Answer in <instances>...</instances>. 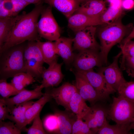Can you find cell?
Masks as SVG:
<instances>
[{"instance_id": "1", "label": "cell", "mask_w": 134, "mask_h": 134, "mask_svg": "<svg viewBox=\"0 0 134 134\" xmlns=\"http://www.w3.org/2000/svg\"><path fill=\"white\" fill-rule=\"evenodd\" d=\"M42 1L35 5L30 12H23L15 24L7 40L0 49V53L27 41H40L37 23L44 7Z\"/></svg>"}, {"instance_id": "2", "label": "cell", "mask_w": 134, "mask_h": 134, "mask_svg": "<svg viewBox=\"0 0 134 134\" xmlns=\"http://www.w3.org/2000/svg\"><path fill=\"white\" fill-rule=\"evenodd\" d=\"M122 17L101 28L98 33L100 42V55L104 64L107 65L109 53L112 48L120 43L131 33L133 28L132 23L127 25L122 22Z\"/></svg>"}, {"instance_id": "3", "label": "cell", "mask_w": 134, "mask_h": 134, "mask_svg": "<svg viewBox=\"0 0 134 134\" xmlns=\"http://www.w3.org/2000/svg\"><path fill=\"white\" fill-rule=\"evenodd\" d=\"M26 42L13 46L0 53V79H7L26 72L24 54Z\"/></svg>"}, {"instance_id": "4", "label": "cell", "mask_w": 134, "mask_h": 134, "mask_svg": "<svg viewBox=\"0 0 134 134\" xmlns=\"http://www.w3.org/2000/svg\"><path fill=\"white\" fill-rule=\"evenodd\" d=\"M107 117L116 124L130 125L134 118V102L120 96L114 97Z\"/></svg>"}, {"instance_id": "5", "label": "cell", "mask_w": 134, "mask_h": 134, "mask_svg": "<svg viewBox=\"0 0 134 134\" xmlns=\"http://www.w3.org/2000/svg\"><path fill=\"white\" fill-rule=\"evenodd\" d=\"M24 59L26 72L34 78L41 77L44 62L37 41H28L25 49Z\"/></svg>"}, {"instance_id": "6", "label": "cell", "mask_w": 134, "mask_h": 134, "mask_svg": "<svg viewBox=\"0 0 134 134\" xmlns=\"http://www.w3.org/2000/svg\"><path fill=\"white\" fill-rule=\"evenodd\" d=\"M52 8L49 5L44 6L37 22V29L41 38L52 41L60 37L61 30L53 15Z\"/></svg>"}, {"instance_id": "7", "label": "cell", "mask_w": 134, "mask_h": 134, "mask_svg": "<svg viewBox=\"0 0 134 134\" xmlns=\"http://www.w3.org/2000/svg\"><path fill=\"white\" fill-rule=\"evenodd\" d=\"M96 30L95 26H91L74 33L75 35L73 38V50L79 51L90 50L100 51V45L95 38Z\"/></svg>"}, {"instance_id": "8", "label": "cell", "mask_w": 134, "mask_h": 134, "mask_svg": "<svg viewBox=\"0 0 134 134\" xmlns=\"http://www.w3.org/2000/svg\"><path fill=\"white\" fill-rule=\"evenodd\" d=\"M73 65L76 70L84 71L101 67L104 64L100 51L90 50L79 51L75 55Z\"/></svg>"}, {"instance_id": "9", "label": "cell", "mask_w": 134, "mask_h": 134, "mask_svg": "<svg viewBox=\"0 0 134 134\" xmlns=\"http://www.w3.org/2000/svg\"><path fill=\"white\" fill-rule=\"evenodd\" d=\"M122 54L121 51L115 57L112 63L106 67H101L99 72L104 76L109 86L117 91L121 86L126 81L118 65L119 58Z\"/></svg>"}, {"instance_id": "10", "label": "cell", "mask_w": 134, "mask_h": 134, "mask_svg": "<svg viewBox=\"0 0 134 134\" xmlns=\"http://www.w3.org/2000/svg\"><path fill=\"white\" fill-rule=\"evenodd\" d=\"M76 73L83 77L97 91L107 98L115 92L99 71L96 72L92 69L84 71L76 70Z\"/></svg>"}, {"instance_id": "11", "label": "cell", "mask_w": 134, "mask_h": 134, "mask_svg": "<svg viewBox=\"0 0 134 134\" xmlns=\"http://www.w3.org/2000/svg\"><path fill=\"white\" fill-rule=\"evenodd\" d=\"M75 85L77 91L85 101L92 105L98 101H103L107 98L97 91L84 78L75 73Z\"/></svg>"}, {"instance_id": "12", "label": "cell", "mask_w": 134, "mask_h": 134, "mask_svg": "<svg viewBox=\"0 0 134 134\" xmlns=\"http://www.w3.org/2000/svg\"><path fill=\"white\" fill-rule=\"evenodd\" d=\"M62 65L56 61L49 65L47 68L44 67L41 76L42 80L39 86L40 88L57 86L60 84L64 77L61 70Z\"/></svg>"}, {"instance_id": "13", "label": "cell", "mask_w": 134, "mask_h": 134, "mask_svg": "<svg viewBox=\"0 0 134 134\" xmlns=\"http://www.w3.org/2000/svg\"><path fill=\"white\" fill-rule=\"evenodd\" d=\"M108 110L103 105L94 104L84 119L90 129L98 131L107 121Z\"/></svg>"}, {"instance_id": "14", "label": "cell", "mask_w": 134, "mask_h": 134, "mask_svg": "<svg viewBox=\"0 0 134 134\" xmlns=\"http://www.w3.org/2000/svg\"><path fill=\"white\" fill-rule=\"evenodd\" d=\"M77 91L75 85L66 83L59 87L54 88L48 92L58 105H62L67 110H69L70 102Z\"/></svg>"}, {"instance_id": "15", "label": "cell", "mask_w": 134, "mask_h": 134, "mask_svg": "<svg viewBox=\"0 0 134 134\" xmlns=\"http://www.w3.org/2000/svg\"><path fill=\"white\" fill-rule=\"evenodd\" d=\"M67 19L68 27L74 33L88 27L104 25L100 18L80 13H74Z\"/></svg>"}, {"instance_id": "16", "label": "cell", "mask_w": 134, "mask_h": 134, "mask_svg": "<svg viewBox=\"0 0 134 134\" xmlns=\"http://www.w3.org/2000/svg\"><path fill=\"white\" fill-rule=\"evenodd\" d=\"M42 89L39 86L31 90H28L24 88L14 97L7 98H2L0 99V101L3 102L8 107H10L22 104L32 100L39 99L44 94L41 91Z\"/></svg>"}, {"instance_id": "17", "label": "cell", "mask_w": 134, "mask_h": 134, "mask_svg": "<svg viewBox=\"0 0 134 134\" xmlns=\"http://www.w3.org/2000/svg\"><path fill=\"white\" fill-rule=\"evenodd\" d=\"M73 40V38L60 37L54 42L56 54L67 65L72 63L74 60L75 55L72 47Z\"/></svg>"}, {"instance_id": "18", "label": "cell", "mask_w": 134, "mask_h": 134, "mask_svg": "<svg viewBox=\"0 0 134 134\" xmlns=\"http://www.w3.org/2000/svg\"><path fill=\"white\" fill-rule=\"evenodd\" d=\"M43 1L61 12L67 19L75 12L82 3L81 0H43Z\"/></svg>"}, {"instance_id": "19", "label": "cell", "mask_w": 134, "mask_h": 134, "mask_svg": "<svg viewBox=\"0 0 134 134\" xmlns=\"http://www.w3.org/2000/svg\"><path fill=\"white\" fill-rule=\"evenodd\" d=\"M34 102L29 101L20 104L9 107L10 110L8 119L15 123L20 130H25L28 125L25 116L26 111Z\"/></svg>"}, {"instance_id": "20", "label": "cell", "mask_w": 134, "mask_h": 134, "mask_svg": "<svg viewBox=\"0 0 134 134\" xmlns=\"http://www.w3.org/2000/svg\"><path fill=\"white\" fill-rule=\"evenodd\" d=\"M105 3L104 0L89 1L82 3L75 13H81L90 16L100 18L106 9Z\"/></svg>"}, {"instance_id": "21", "label": "cell", "mask_w": 134, "mask_h": 134, "mask_svg": "<svg viewBox=\"0 0 134 134\" xmlns=\"http://www.w3.org/2000/svg\"><path fill=\"white\" fill-rule=\"evenodd\" d=\"M52 98L48 91L27 109L25 116L27 124L31 123L34 118L40 113L43 107Z\"/></svg>"}, {"instance_id": "22", "label": "cell", "mask_w": 134, "mask_h": 134, "mask_svg": "<svg viewBox=\"0 0 134 134\" xmlns=\"http://www.w3.org/2000/svg\"><path fill=\"white\" fill-rule=\"evenodd\" d=\"M85 101L77 91L72 97L69 103V109L75 114L77 118L82 119L90 110L91 107Z\"/></svg>"}, {"instance_id": "23", "label": "cell", "mask_w": 134, "mask_h": 134, "mask_svg": "<svg viewBox=\"0 0 134 134\" xmlns=\"http://www.w3.org/2000/svg\"><path fill=\"white\" fill-rule=\"evenodd\" d=\"M125 13L121 4H110L100 16V20L104 25L110 24L123 17Z\"/></svg>"}, {"instance_id": "24", "label": "cell", "mask_w": 134, "mask_h": 134, "mask_svg": "<svg viewBox=\"0 0 134 134\" xmlns=\"http://www.w3.org/2000/svg\"><path fill=\"white\" fill-rule=\"evenodd\" d=\"M20 15L0 18V49L7 40L13 27Z\"/></svg>"}, {"instance_id": "25", "label": "cell", "mask_w": 134, "mask_h": 134, "mask_svg": "<svg viewBox=\"0 0 134 134\" xmlns=\"http://www.w3.org/2000/svg\"><path fill=\"white\" fill-rule=\"evenodd\" d=\"M42 54L44 62L49 65L57 61V58L54 42L48 41L46 42L37 41Z\"/></svg>"}, {"instance_id": "26", "label": "cell", "mask_w": 134, "mask_h": 134, "mask_svg": "<svg viewBox=\"0 0 134 134\" xmlns=\"http://www.w3.org/2000/svg\"><path fill=\"white\" fill-rule=\"evenodd\" d=\"M55 114L57 117L58 123V129L56 134H71L73 124L75 121L63 112L56 111Z\"/></svg>"}, {"instance_id": "27", "label": "cell", "mask_w": 134, "mask_h": 134, "mask_svg": "<svg viewBox=\"0 0 134 134\" xmlns=\"http://www.w3.org/2000/svg\"><path fill=\"white\" fill-rule=\"evenodd\" d=\"M130 125L116 124L111 125L107 121L104 125L98 131V134H129L130 132Z\"/></svg>"}, {"instance_id": "28", "label": "cell", "mask_w": 134, "mask_h": 134, "mask_svg": "<svg viewBox=\"0 0 134 134\" xmlns=\"http://www.w3.org/2000/svg\"><path fill=\"white\" fill-rule=\"evenodd\" d=\"M35 81L34 78L26 72L19 73L13 77L10 83L15 88L20 92L27 85Z\"/></svg>"}, {"instance_id": "29", "label": "cell", "mask_w": 134, "mask_h": 134, "mask_svg": "<svg viewBox=\"0 0 134 134\" xmlns=\"http://www.w3.org/2000/svg\"><path fill=\"white\" fill-rule=\"evenodd\" d=\"M119 96L134 102V81H126L120 87L118 91Z\"/></svg>"}, {"instance_id": "30", "label": "cell", "mask_w": 134, "mask_h": 134, "mask_svg": "<svg viewBox=\"0 0 134 134\" xmlns=\"http://www.w3.org/2000/svg\"><path fill=\"white\" fill-rule=\"evenodd\" d=\"M7 79L0 80V94L3 98H7L15 95L19 92L17 91L10 83H8Z\"/></svg>"}, {"instance_id": "31", "label": "cell", "mask_w": 134, "mask_h": 134, "mask_svg": "<svg viewBox=\"0 0 134 134\" xmlns=\"http://www.w3.org/2000/svg\"><path fill=\"white\" fill-rule=\"evenodd\" d=\"M82 119L77 118L72 125L71 134H94L85 122Z\"/></svg>"}, {"instance_id": "32", "label": "cell", "mask_w": 134, "mask_h": 134, "mask_svg": "<svg viewBox=\"0 0 134 134\" xmlns=\"http://www.w3.org/2000/svg\"><path fill=\"white\" fill-rule=\"evenodd\" d=\"M40 114L34 119L33 124L28 128H26L25 131L28 134H47L44 130L42 122L40 119Z\"/></svg>"}, {"instance_id": "33", "label": "cell", "mask_w": 134, "mask_h": 134, "mask_svg": "<svg viewBox=\"0 0 134 134\" xmlns=\"http://www.w3.org/2000/svg\"><path fill=\"white\" fill-rule=\"evenodd\" d=\"M43 124L45 129L47 132L56 133L58 129V123L57 117L55 114L46 117Z\"/></svg>"}, {"instance_id": "34", "label": "cell", "mask_w": 134, "mask_h": 134, "mask_svg": "<svg viewBox=\"0 0 134 134\" xmlns=\"http://www.w3.org/2000/svg\"><path fill=\"white\" fill-rule=\"evenodd\" d=\"M14 122L0 121V134H20L21 130Z\"/></svg>"}, {"instance_id": "35", "label": "cell", "mask_w": 134, "mask_h": 134, "mask_svg": "<svg viewBox=\"0 0 134 134\" xmlns=\"http://www.w3.org/2000/svg\"><path fill=\"white\" fill-rule=\"evenodd\" d=\"M122 52V57H134V41L130 40L119 46Z\"/></svg>"}, {"instance_id": "36", "label": "cell", "mask_w": 134, "mask_h": 134, "mask_svg": "<svg viewBox=\"0 0 134 134\" xmlns=\"http://www.w3.org/2000/svg\"><path fill=\"white\" fill-rule=\"evenodd\" d=\"M16 16L28 5L30 4L24 0H11Z\"/></svg>"}, {"instance_id": "37", "label": "cell", "mask_w": 134, "mask_h": 134, "mask_svg": "<svg viewBox=\"0 0 134 134\" xmlns=\"http://www.w3.org/2000/svg\"><path fill=\"white\" fill-rule=\"evenodd\" d=\"M10 112L9 107L3 102L0 101V121L8 119Z\"/></svg>"}, {"instance_id": "38", "label": "cell", "mask_w": 134, "mask_h": 134, "mask_svg": "<svg viewBox=\"0 0 134 134\" xmlns=\"http://www.w3.org/2000/svg\"><path fill=\"white\" fill-rule=\"evenodd\" d=\"M121 66L123 69L127 68L134 70V57H122Z\"/></svg>"}, {"instance_id": "39", "label": "cell", "mask_w": 134, "mask_h": 134, "mask_svg": "<svg viewBox=\"0 0 134 134\" xmlns=\"http://www.w3.org/2000/svg\"><path fill=\"white\" fill-rule=\"evenodd\" d=\"M121 6L125 11L131 10L134 8V0H122Z\"/></svg>"}, {"instance_id": "40", "label": "cell", "mask_w": 134, "mask_h": 134, "mask_svg": "<svg viewBox=\"0 0 134 134\" xmlns=\"http://www.w3.org/2000/svg\"><path fill=\"white\" fill-rule=\"evenodd\" d=\"M3 2V0H0V18L14 16L12 13L4 8Z\"/></svg>"}, {"instance_id": "41", "label": "cell", "mask_w": 134, "mask_h": 134, "mask_svg": "<svg viewBox=\"0 0 134 134\" xmlns=\"http://www.w3.org/2000/svg\"><path fill=\"white\" fill-rule=\"evenodd\" d=\"M134 38V25L133 29L130 34L125 37L122 41L120 44H124L127 41L131 40Z\"/></svg>"}, {"instance_id": "42", "label": "cell", "mask_w": 134, "mask_h": 134, "mask_svg": "<svg viewBox=\"0 0 134 134\" xmlns=\"http://www.w3.org/2000/svg\"><path fill=\"white\" fill-rule=\"evenodd\" d=\"M124 69L126 70L129 76L134 78V70L127 68H125Z\"/></svg>"}, {"instance_id": "43", "label": "cell", "mask_w": 134, "mask_h": 134, "mask_svg": "<svg viewBox=\"0 0 134 134\" xmlns=\"http://www.w3.org/2000/svg\"><path fill=\"white\" fill-rule=\"evenodd\" d=\"M26 2L29 3V4H37L41 1H43V0H24Z\"/></svg>"}, {"instance_id": "44", "label": "cell", "mask_w": 134, "mask_h": 134, "mask_svg": "<svg viewBox=\"0 0 134 134\" xmlns=\"http://www.w3.org/2000/svg\"><path fill=\"white\" fill-rule=\"evenodd\" d=\"M130 128L131 130L134 129V118L133 119L130 123Z\"/></svg>"}, {"instance_id": "45", "label": "cell", "mask_w": 134, "mask_h": 134, "mask_svg": "<svg viewBox=\"0 0 134 134\" xmlns=\"http://www.w3.org/2000/svg\"><path fill=\"white\" fill-rule=\"evenodd\" d=\"M122 0H105V1L106 2H107L109 3V4L112 2L115 1H121Z\"/></svg>"}, {"instance_id": "46", "label": "cell", "mask_w": 134, "mask_h": 134, "mask_svg": "<svg viewBox=\"0 0 134 134\" xmlns=\"http://www.w3.org/2000/svg\"><path fill=\"white\" fill-rule=\"evenodd\" d=\"M81 1L82 2V3L85 2H87V1L92 0H81Z\"/></svg>"}]
</instances>
